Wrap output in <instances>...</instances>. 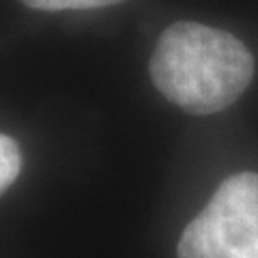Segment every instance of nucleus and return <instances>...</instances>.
<instances>
[{
    "mask_svg": "<svg viewBox=\"0 0 258 258\" xmlns=\"http://www.w3.org/2000/svg\"><path fill=\"white\" fill-rule=\"evenodd\" d=\"M22 170V153L11 136L0 134V194L11 187Z\"/></svg>",
    "mask_w": 258,
    "mask_h": 258,
    "instance_id": "nucleus-3",
    "label": "nucleus"
},
{
    "mask_svg": "<svg viewBox=\"0 0 258 258\" xmlns=\"http://www.w3.org/2000/svg\"><path fill=\"white\" fill-rule=\"evenodd\" d=\"M179 258H258V174L228 176L183 230Z\"/></svg>",
    "mask_w": 258,
    "mask_h": 258,
    "instance_id": "nucleus-2",
    "label": "nucleus"
},
{
    "mask_svg": "<svg viewBox=\"0 0 258 258\" xmlns=\"http://www.w3.org/2000/svg\"><path fill=\"white\" fill-rule=\"evenodd\" d=\"M149 71L168 101L191 114H215L249 86L254 56L222 28L176 22L159 35Z\"/></svg>",
    "mask_w": 258,
    "mask_h": 258,
    "instance_id": "nucleus-1",
    "label": "nucleus"
},
{
    "mask_svg": "<svg viewBox=\"0 0 258 258\" xmlns=\"http://www.w3.org/2000/svg\"><path fill=\"white\" fill-rule=\"evenodd\" d=\"M30 9L39 11H78V9H99V7L118 5L123 0H22Z\"/></svg>",
    "mask_w": 258,
    "mask_h": 258,
    "instance_id": "nucleus-4",
    "label": "nucleus"
}]
</instances>
